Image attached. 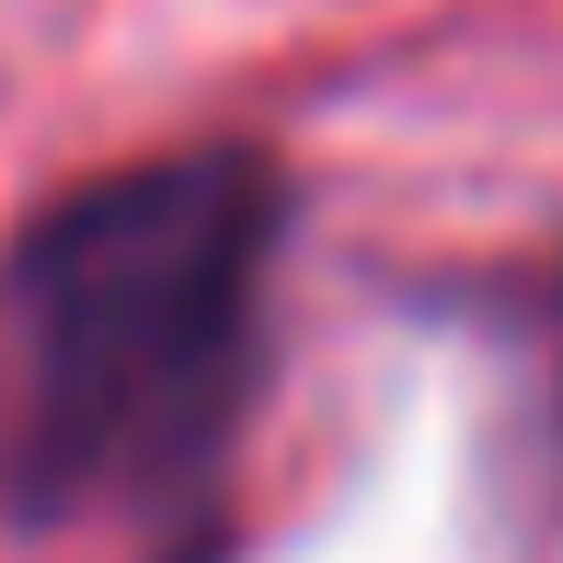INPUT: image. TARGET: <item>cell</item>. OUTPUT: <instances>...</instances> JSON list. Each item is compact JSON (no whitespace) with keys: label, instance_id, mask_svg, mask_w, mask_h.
<instances>
[{"label":"cell","instance_id":"6da1fadb","mask_svg":"<svg viewBox=\"0 0 563 563\" xmlns=\"http://www.w3.org/2000/svg\"><path fill=\"white\" fill-rule=\"evenodd\" d=\"M276 230L265 150H162L0 242V518L69 529L219 472L265 368Z\"/></svg>","mask_w":563,"mask_h":563}]
</instances>
